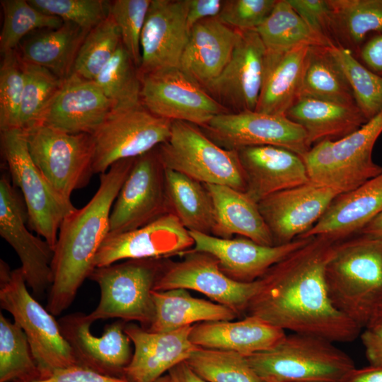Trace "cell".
Returning a JSON list of instances; mask_svg holds the SVG:
<instances>
[{
  "label": "cell",
  "mask_w": 382,
  "mask_h": 382,
  "mask_svg": "<svg viewBox=\"0 0 382 382\" xmlns=\"http://www.w3.org/2000/svg\"><path fill=\"white\" fill-rule=\"evenodd\" d=\"M58 323L79 364L113 376L112 373H123L131 361L132 341L125 333L122 323L107 325L100 337L91 333L92 323L82 313L62 317Z\"/></svg>",
  "instance_id": "603a6c76"
},
{
  "label": "cell",
  "mask_w": 382,
  "mask_h": 382,
  "mask_svg": "<svg viewBox=\"0 0 382 382\" xmlns=\"http://www.w3.org/2000/svg\"><path fill=\"white\" fill-rule=\"evenodd\" d=\"M0 64V129H19L25 77L16 50L1 54Z\"/></svg>",
  "instance_id": "f6af8a7d"
},
{
  "label": "cell",
  "mask_w": 382,
  "mask_h": 382,
  "mask_svg": "<svg viewBox=\"0 0 382 382\" xmlns=\"http://www.w3.org/2000/svg\"><path fill=\"white\" fill-rule=\"evenodd\" d=\"M285 330L253 316L238 321L221 320L192 325L190 340L196 346L228 350L245 357L271 349L286 337Z\"/></svg>",
  "instance_id": "83f0119b"
},
{
  "label": "cell",
  "mask_w": 382,
  "mask_h": 382,
  "mask_svg": "<svg viewBox=\"0 0 382 382\" xmlns=\"http://www.w3.org/2000/svg\"><path fill=\"white\" fill-rule=\"evenodd\" d=\"M246 183L256 203L277 192L310 182L303 158L280 146H248L236 150Z\"/></svg>",
  "instance_id": "cb8c5ba5"
},
{
  "label": "cell",
  "mask_w": 382,
  "mask_h": 382,
  "mask_svg": "<svg viewBox=\"0 0 382 382\" xmlns=\"http://www.w3.org/2000/svg\"><path fill=\"white\" fill-rule=\"evenodd\" d=\"M160 260H127L96 267L89 278L98 284L100 299L88 319L92 323L108 318L134 320L148 328L154 317L151 292L163 265Z\"/></svg>",
  "instance_id": "ba28073f"
},
{
  "label": "cell",
  "mask_w": 382,
  "mask_h": 382,
  "mask_svg": "<svg viewBox=\"0 0 382 382\" xmlns=\"http://www.w3.org/2000/svg\"><path fill=\"white\" fill-rule=\"evenodd\" d=\"M164 169L170 213L189 231L211 235L214 224V208L204 185L182 173Z\"/></svg>",
  "instance_id": "e575fe53"
},
{
  "label": "cell",
  "mask_w": 382,
  "mask_h": 382,
  "mask_svg": "<svg viewBox=\"0 0 382 382\" xmlns=\"http://www.w3.org/2000/svg\"><path fill=\"white\" fill-rule=\"evenodd\" d=\"M0 305L25 332L41 379L55 370L79 364L53 315L30 294L21 267L0 260Z\"/></svg>",
  "instance_id": "5b68a950"
},
{
  "label": "cell",
  "mask_w": 382,
  "mask_h": 382,
  "mask_svg": "<svg viewBox=\"0 0 382 382\" xmlns=\"http://www.w3.org/2000/svg\"><path fill=\"white\" fill-rule=\"evenodd\" d=\"M192 325L154 332L136 324L124 330L134 346L131 361L123 370L128 382H155L177 364L185 361L197 346L190 340Z\"/></svg>",
  "instance_id": "7402d4cb"
},
{
  "label": "cell",
  "mask_w": 382,
  "mask_h": 382,
  "mask_svg": "<svg viewBox=\"0 0 382 382\" xmlns=\"http://www.w3.org/2000/svg\"><path fill=\"white\" fill-rule=\"evenodd\" d=\"M155 382H171L170 379V377L168 375H166V376H162L161 378H158L156 381Z\"/></svg>",
  "instance_id": "680465c9"
},
{
  "label": "cell",
  "mask_w": 382,
  "mask_h": 382,
  "mask_svg": "<svg viewBox=\"0 0 382 382\" xmlns=\"http://www.w3.org/2000/svg\"><path fill=\"white\" fill-rule=\"evenodd\" d=\"M135 158L119 161L100 175V185L82 208L63 220L54 248L52 282L46 309L58 316L70 306L79 289L96 268V254L110 232V216Z\"/></svg>",
  "instance_id": "7a4b0ae2"
},
{
  "label": "cell",
  "mask_w": 382,
  "mask_h": 382,
  "mask_svg": "<svg viewBox=\"0 0 382 382\" xmlns=\"http://www.w3.org/2000/svg\"><path fill=\"white\" fill-rule=\"evenodd\" d=\"M141 77V103L152 114L199 127L215 116L229 112L178 66Z\"/></svg>",
  "instance_id": "7c38bea8"
},
{
  "label": "cell",
  "mask_w": 382,
  "mask_h": 382,
  "mask_svg": "<svg viewBox=\"0 0 382 382\" xmlns=\"http://www.w3.org/2000/svg\"><path fill=\"white\" fill-rule=\"evenodd\" d=\"M340 382H382V366L355 367Z\"/></svg>",
  "instance_id": "11a10c76"
},
{
  "label": "cell",
  "mask_w": 382,
  "mask_h": 382,
  "mask_svg": "<svg viewBox=\"0 0 382 382\" xmlns=\"http://www.w3.org/2000/svg\"><path fill=\"white\" fill-rule=\"evenodd\" d=\"M338 382H340V381H338Z\"/></svg>",
  "instance_id": "94428289"
},
{
  "label": "cell",
  "mask_w": 382,
  "mask_h": 382,
  "mask_svg": "<svg viewBox=\"0 0 382 382\" xmlns=\"http://www.w3.org/2000/svg\"><path fill=\"white\" fill-rule=\"evenodd\" d=\"M209 192L214 208V236L232 238H248L265 245H275L257 206L243 191L230 186L204 184Z\"/></svg>",
  "instance_id": "f546056e"
},
{
  "label": "cell",
  "mask_w": 382,
  "mask_h": 382,
  "mask_svg": "<svg viewBox=\"0 0 382 382\" xmlns=\"http://www.w3.org/2000/svg\"><path fill=\"white\" fill-rule=\"evenodd\" d=\"M93 81L112 103V111L141 105L138 67L122 43Z\"/></svg>",
  "instance_id": "74e56055"
},
{
  "label": "cell",
  "mask_w": 382,
  "mask_h": 382,
  "mask_svg": "<svg viewBox=\"0 0 382 382\" xmlns=\"http://www.w3.org/2000/svg\"><path fill=\"white\" fill-rule=\"evenodd\" d=\"M381 133L382 110L347 137L312 146L303 156L310 181L342 194L379 175L372 152Z\"/></svg>",
  "instance_id": "8992f818"
},
{
  "label": "cell",
  "mask_w": 382,
  "mask_h": 382,
  "mask_svg": "<svg viewBox=\"0 0 382 382\" xmlns=\"http://www.w3.org/2000/svg\"><path fill=\"white\" fill-rule=\"evenodd\" d=\"M332 41L354 54L371 35L382 33V0H327Z\"/></svg>",
  "instance_id": "836d02e7"
},
{
  "label": "cell",
  "mask_w": 382,
  "mask_h": 382,
  "mask_svg": "<svg viewBox=\"0 0 382 382\" xmlns=\"http://www.w3.org/2000/svg\"><path fill=\"white\" fill-rule=\"evenodd\" d=\"M309 47L299 45L284 50L266 49L256 111L285 115L300 97Z\"/></svg>",
  "instance_id": "f1b7e54d"
},
{
  "label": "cell",
  "mask_w": 382,
  "mask_h": 382,
  "mask_svg": "<svg viewBox=\"0 0 382 382\" xmlns=\"http://www.w3.org/2000/svg\"><path fill=\"white\" fill-rule=\"evenodd\" d=\"M21 62L25 83L20 108L19 129L26 132L42 125L47 109L62 88L65 79H60L45 67Z\"/></svg>",
  "instance_id": "ab89813d"
},
{
  "label": "cell",
  "mask_w": 382,
  "mask_h": 382,
  "mask_svg": "<svg viewBox=\"0 0 382 382\" xmlns=\"http://www.w3.org/2000/svg\"><path fill=\"white\" fill-rule=\"evenodd\" d=\"M151 0H115L110 14L119 29L122 44L138 67L141 63V35Z\"/></svg>",
  "instance_id": "7dc6e473"
},
{
  "label": "cell",
  "mask_w": 382,
  "mask_h": 382,
  "mask_svg": "<svg viewBox=\"0 0 382 382\" xmlns=\"http://www.w3.org/2000/svg\"><path fill=\"white\" fill-rule=\"evenodd\" d=\"M239 30L218 17L195 23L178 67L202 87L216 79L228 62Z\"/></svg>",
  "instance_id": "484cf974"
},
{
  "label": "cell",
  "mask_w": 382,
  "mask_h": 382,
  "mask_svg": "<svg viewBox=\"0 0 382 382\" xmlns=\"http://www.w3.org/2000/svg\"><path fill=\"white\" fill-rule=\"evenodd\" d=\"M1 146L13 185L21 191L29 226L54 249L63 220L76 207L51 186L35 165L23 131L1 132Z\"/></svg>",
  "instance_id": "9c48e42d"
},
{
  "label": "cell",
  "mask_w": 382,
  "mask_h": 382,
  "mask_svg": "<svg viewBox=\"0 0 382 382\" xmlns=\"http://www.w3.org/2000/svg\"><path fill=\"white\" fill-rule=\"evenodd\" d=\"M325 279L334 306L365 328L382 308V240L360 234L337 242Z\"/></svg>",
  "instance_id": "3957f363"
},
{
  "label": "cell",
  "mask_w": 382,
  "mask_h": 382,
  "mask_svg": "<svg viewBox=\"0 0 382 382\" xmlns=\"http://www.w3.org/2000/svg\"><path fill=\"white\" fill-rule=\"evenodd\" d=\"M189 232L194 241L193 250L214 256L221 271L240 282L257 280L272 266L311 238L299 237L286 244L265 245L242 236L221 238L196 231Z\"/></svg>",
  "instance_id": "44dd1931"
},
{
  "label": "cell",
  "mask_w": 382,
  "mask_h": 382,
  "mask_svg": "<svg viewBox=\"0 0 382 382\" xmlns=\"http://www.w3.org/2000/svg\"><path fill=\"white\" fill-rule=\"evenodd\" d=\"M25 207L15 187L3 175L0 180V235L18 255L33 295L41 297L52 285L54 249L27 228Z\"/></svg>",
  "instance_id": "2e32d148"
},
{
  "label": "cell",
  "mask_w": 382,
  "mask_h": 382,
  "mask_svg": "<svg viewBox=\"0 0 382 382\" xmlns=\"http://www.w3.org/2000/svg\"><path fill=\"white\" fill-rule=\"evenodd\" d=\"M382 212V173L338 195L316 224L301 238L325 236L335 241L359 232Z\"/></svg>",
  "instance_id": "4316f807"
},
{
  "label": "cell",
  "mask_w": 382,
  "mask_h": 382,
  "mask_svg": "<svg viewBox=\"0 0 382 382\" xmlns=\"http://www.w3.org/2000/svg\"><path fill=\"white\" fill-rule=\"evenodd\" d=\"M354 55L367 69L382 77V33L369 37Z\"/></svg>",
  "instance_id": "f5cc1de1"
},
{
  "label": "cell",
  "mask_w": 382,
  "mask_h": 382,
  "mask_svg": "<svg viewBox=\"0 0 382 382\" xmlns=\"http://www.w3.org/2000/svg\"><path fill=\"white\" fill-rule=\"evenodd\" d=\"M359 233L382 240V212L366 224Z\"/></svg>",
  "instance_id": "6f0895ef"
},
{
  "label": "cell",
  "mask_w": 382,
  "mask_h": 382,
  "mask_svg": "<svg viewBox=\"0 0 382 382\" xmlns=\"http://www.w3.org/2000/svg\"><path fill=\"white\" fill-rule=\"evenodd\" d=\"M157 151L166 169L203 184L227 185L245 192L237 151L219 146L194 124L173 121L169 138Z\"/></svg>",
  "instance_id": "52a82bcc"
},
{
  "label": "cell",
  "mask_w": 382,
  "mask_h": 382,
  "mask_svg": "<svg viewBox=\"0 0 382 382\" xmlns=\"http://www.w3.org/2000/svg\"><path fill=\"white\" fill-rule=\"evenodd\" d=\"M330 50L340 65L355 103L369 120L382 110V77L363 65L349 50L333 45Z\"/></svg>",
  "instance_id": "ee69618b"
},
{
  "label": "cell",
  "mask_w": 382,
  "mask_h": 382,
  "mask_svg": "<svg viewBox=\"0 0 382 382\" xmlns=\"http://www.w3.org/2000/svg\"><path fill=\"white\" fill-rule=\"evenodd\" d=\"M285 116L304 129L311 146L323 140L342 139L368 121L356 104L303 96L289 108Z\"/></svg>",
  "instance_id": "4dcf8cb0"
},
{
  "label": "cell",
  "mask_w": 382,
  "mask_h": 382,
  "mask_svg": "<svg viewBox=\"0 0 382 382\" xmlns=\"http://www.w3.org/2000/svg\"><path fill=\"white\" fill-rule=\"evenodd\" d=\"M122 43L117 25L110 14L86 35L71 74L93 81Z\"/></svg>",
  "instance_id": "7bdbcfd3"
},
{
  "label": "cell",
  "mask_w": 382,
  "mask_h": 382,
  "mask_svg": "<svg viewBox=\"0 0 382 382\" xmlns=\"http://www.w3.org/2000/svg\"><path fill=\"white\" fill-rule=\"evenodd\" d=\"M31 158L51 186L71 200L93 173L95 146L89 134H69L45 126L25 132Z\"/></svg>",
  "instance_id": "30bf717a"
},
{
  "label": "cell",
  "mask_w": 382,
  "mask_h": 382,
  "mask_svg": "<svg viewBox=\"0 0 382 382\" xmlns=\"http://www.w3.org/2000/svg\"><path fill=\"white\" fill-rule=\"evenodd\" d=\"M301 96L356 104L347 79L330 47H309Z\"/></svg>",
  "instance_id": "d590c367"
},
{
  "label": "cell",
  "mask_w": 382,
  "mask_h": 382,
  "mask_svg": "<svg viewBox=\"0 0 382 382\" xmlns=\"http://www.w3.org/2000/svg\"><path fill=\"white\" fill-rule=\"evenodd\" d=\"M194 241L178 219L168 213L135 230L108 233L95 257V267L122 260L161 259L183 253Z\"/></svg>",
  "instance_id": "ac0fdd59"
},
{
  "label": "cell",
  "mask_w": 382,
  "mask_h": 382,
  "mask_svg": "<svg viewBox=\"0 0 382 382\" xmlns=\"http://www.w3.org/2000/svg\"><path fill=\"white\" fill-rule=\"evenodd\" d=\"M186 362L208 382H262L246 357L236 352L197 347Z\"/></svg>",
  "instance_id": "60d3db41"
},
{
  "label": "cell",
  "mask_w": 382,
  "mask_h": 382,
  "mask_svg": "<svg viewBox=\"0 0 382 382\" xmlns=\"http://www.w3.org/2000/svg\"><path fill=\"white\" fill-rule=\"evenodd\" d=\"M172 122L152 114L142 104L112 111L91 134L94 174L104 173L115 163L137 158L164 143L170 135Z\"/></svg>",
  "instance_id": "8fae6325"
},
{
  "label": "cell",
  "mask_w": 382,
  "mask_h": 382,
  "mask_svg": "<svg viewBox=\"0 0 382 382\" xmlns=\"http://www.w3.org/2000/svg\"><path fill=\"white\" fill-rule=\"evenodd\" d=\"M183 254L180 261L163 263L154 291L194 290L232 309L238 316L245 315L257 290V280L240 282L232 279L221 271L218 260L209 253L190 249Z\"/></svg>",
  "instance_id": "5bb4252c"
},
{
  "label": "cell",
  "mask_w": 382,
  "mask_h": 382,
  "mask_svg": "<svg viewBox=\"0 0 382 382\" xmlns=\"http://www.w3.org/2000/svg\"><path fill=\"white\" fill-rule=\"evenodd\" d=\"M157 147L135 158L112 206L109 233L135 230L170 213Z\"/></svg>",
  "instance_id": "9a60e30c"
},
{
  "label": "cell",
  "mask_w": 382,
  "mask_h": 382,
  "mask_svg": "<svg viewBox=\"0 0 382 382\" xmlns=\"http://www.w3.org/2000/svg\"><path fill=\"white\" fill-rule=\"evenodd\" d=\"M112 111V103L94 81L71 74L47 109L42 125L92 134Z\"/></svg>",
  "instance_id": "d4e9b609"
},
{
  "label": "cell",
  "mask_w": 382,
  "mask_h": 382,
  "mask_svg": "<svg viewBox=\"0 0 382 382\" xmlns=\"http://www.w3.org/2000/svg\"><path fill=\"white\" fill-rule=\"evenodd\" d=\"M335 241L313 236L257 279L245 316L258 317L284 330L349 342L361 328L332 304L325 279Z\"/></svg>",
  "instance_id": "6da1fadb"
},
{
  "label": "cell",
  "mask_w": 382,
  "mask_h": 382,
  "mask_svg": "<svg viewBox=\"0 0 382 382\" xmlns=\"http://www.w3.org/2000/svg\"><path fill=\"white\" fill-rule=\"evenodd\" d=\"M277 0H224L218 16L236 30H255L269 16Z\"/></svg>",
  "instance_id": "c3c4849f"
},
{
  "label": "cell",
  "mask_w": 382,
  "mask_h": 382,
  "mask_svg": "<svg viewBox=\"0 0 382 382\" xmlns=\"http://www.w3.org/2000/svg\"><path fill=\"white\" fill-rule=\"evenodd\" d=\"M340 194L312 183L274 193L257 203L274 245L290 243L311 229Z\"/></svg>",
  "instance_id": "d6986e66"
},
{
  "label": "cell",
  "mask_w": 382,
  "mask_h": 382,
  "mask_svg": "<svg viewBox=\"0 0 382 382\" xmlns=\"http://www.w3.org/2000/svg\"><path fill=\"white\" fill-rule=\"evenodd\" d=\"M360 337L370 365L382 366V318L364 328Z\"/></svg>",
  "instance_id": "816d5d0a"
},
{
  "label": "cell",
  "mask_w": 382,
  "mask_h": 382,
  "mask_svg": "<svg viewBox=\"0 0 382 382\" xmlns=\"http://www.w3.org/2000/svg\"><path fill=\"white\" fill-rule=\"evenodd\" d=\"M37 10L90 31L110 13V1L28 0Z\"/></svg>",
  "instance_id": "bcb514c9"
},
{
  "label": "cell",
  "mask_w": 382,
  "mask_h": 382,
  "mask_svg": "<svg viewBox=\"0 0 382 382\" xmlns=\"http://www.w3.org/2000/svg\"><path fill=\"white\" fill-rule=\"evenodd\" d=\"M303 21L320 36L332 42L330 10L327 0H288Z\"/></svg>",
  "instance_id": "681fc988"
},
{
  "label": "cell",
  "mask_w": 382,
  "mask_h": 382,
  "mask_svg": "<svg viewBox=\"0 0 382 382\" xmlns=\"http://www.w3.org/2000/svg\"><path fill=\"white\" fill-rule=\"evenodd\" d=\"M154 317L146 329L162 332L193 323L233 320L238 314L232 309L210 301L192 296L186 289L152 291Z\"/></svg>",
  "instance_id": "d6a6232c"
},
{
  "label": "cell",
  "mask_w": 382,
  "mask_h": 382,
  "mask_svg": "<svg viewBox=\"0 0 382 382\" xmlns=\"http://www.w3.org/2000/svg\"><path fill=\"white\" fill-rule=\"evenodd\" d=\"M200 129L215 144L228 150L276 146L303 158L311 147L300 125L285 115L256 110L219 114Z\"/></svg>",
  "instance_id": "4fadbf2b"
},
{
  "label": "cell",
  "mask_w": 382,
  "mask_h": 382,
  "mask_svg": "<svg viewBox=\"0 0 382 382\" xmlns=\"http://www.w3.org/2000/svg\"><path fill=\"white\" fill-rule=\"evenodd\" d=\"M255 30L267 50H284L299 45H334L311 30L288 0H277L271 13Z\"/></svg>",
  "instance_id": "8d00e7d4"
},
{
  "label": "cell",
  "mask_w": 382,
  "mask_h": 382,
  "mask_svg": "<svg viewBox=\"0 0 382 382\" xmlns=\"http://www.w3.org/2000/svg\"><path fill=\"white\" fill-rule=\"evenodd\" d=\"M238 30L228 62L216 79L202 87L229 112L255 110L266 52L255 30Z\"/></svg>",
  "instance_id": "e0dca14e"
},
{
  "label": "cell",
  "mask_w": 382,
  "mask_h": 382,
  "mask_svg": "<svg viewBox=\"0 0 382 382\" xmlns=\"http://www.w3.org/2000/svg\"><path fill=\"white\" fill-rule=\"evenodd\" d=\"M89 31L64 22L24 39L16 50L21 61L45 67L62 79L71 74L79 50Z\"/></svg>",
  "instance_id": "1f68e13d"
},
{
  "label": "cell",
  "mask_w": 382,
  "mask_h": 382,
  "mask_svg": "<svg viewBox=\"0 0 382 382\" xmlns=\"http://www.w3.org/2000/svg\"><path fill=\"white\" fill-rule=\"evenodd\" d=\"M41 378L22 328L0 313V382H33Z\"/></svg>",
  "instance_id": "f35d334b"
},
{
  "label": "cell",
  "mask_w": 382,
  "mask_h": 382,
  "mask_svg": "<svg viewBox=\"0 0 382 382\" xmlns=\"http://www.w3.org/2000/svg\"><path fill=\"white\" fill-rule=\"evenodd\" d=\"M224 0H187V21L189 28L199 21L219 16Z\"/></svg>",
  "instance_id": "db71d44e"
},
{
  "label": "cell",
  "mask_w": 382,
  "mask_h": 382,
  "mask_svg": "<svg viewBox=\"0 0 382 382\" xmlns=\"http://www.w3.org/2000/svg\"><path fill=\"white\" fill-rule=\"evenodd\" d=\"M171 382H208L197 374L185 361H183L168 372Z\"/></svg>",
  "instance_id": "9f6ffc18"
},
{
  "label": "cell",
  "mask_w": 382,
  "mask_h": 382,
  "mask_svg": "<svg viewBox=\"0 0 382 382\" xmlns=\"http://www.w3.org/2000/svg\"><path fill=\"white\" fill-rule=\"evenodd\" d=\"M379 318H382V308L379 310L378 314L376 315L375 319H374L373 321H374V320H376V319H379ZM373 321H372V322H373ZM372 322H371V323H372Z\"/></svg>",
  "instance_id": "91938a15"
},
{
  "label": "cell",
  "mask_w": 382,
  "mask_h": 382,
  "mask_svg": "<svg viewBox=\"0 0 382 382\" xmlns=\"http://www.w3.org/2000/svg\"><path fill=\"white\" fill-rule=\"evenodd\" d=\"M187 0H151L142 30L140 76L178 66L189 40Z\"/></svg>",
  "instance_id": "ffe728a7"
},
{
  "label": "cell",
  "mask_w": 382,
  "mask_h": 382,
  "mask_svg": "<svg viewBox=\"0 0 382 382\" xmlns=\"http://www.w3.org/2000/svg\"><path fill=\"white\" fill-rule=\"evenodd\" d=\"M246 359L262 382H338L355 368L352 359L335 342L296 332Z\"/></svg>",
  "instance_id": "277c9868"
},
{
  "label": "cell",
  "mask_w": 382,
  "mask_h": 382,
  "mask_svg": "<svg viewBox=\"0 0 382 382\" xmlns=\"http://www.w3.org/2000/svg\"><path fill=\"white\" fill-rule=\"evenodd\" d=\"M33 382H128L125 378L98 372L76 364L55 370L49 377Z\"/></svg>",
  "instance_id": "f907efd6"
},
{
  "label": "cell",
  "mask_w": 382,
  "mask_h": 382,
  "mask_svg": "<svg viewBox=\"0 0 382 382\" xmlns=\"http://www.w3.org/2000/svg\"><path fill=\"white\" fill-rule=\"evenodd\" d=\"M4 23L0 34L1 54L16 50L24 37L36 30L54 29L63 24L56 16L45 13L25 0H1Z\"/></svg>",
  "instance_id": "b9f144b4"
}]
</instances>
